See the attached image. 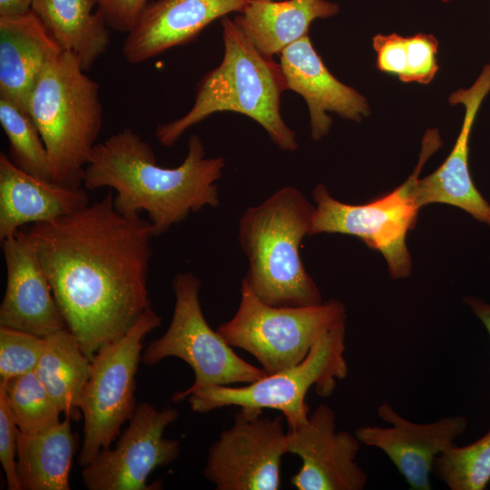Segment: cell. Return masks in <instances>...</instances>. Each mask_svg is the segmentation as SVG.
<instances>
[{
    "instance_id": "25",
    "label": "cell",
    "mask_w": 490,
    "mask_h": 490,
    "mask_svg": "<svg viewBox=\"0 0 490 490\" xmlns=\"http://www.w3.org/2000/svg\"><path fill=\"white\" fill-rule=\"evenodd\" d=\"M0 392L20 433H39L60 422L62 411L34 371L0 381Z\"/></svg>"
},
{
    "instance_id": "15",
    "label": "cell",
    "mask_w": 490,
    "mask_h": 490,
    "mask_svg": "<svg viewBox=\"0 0 490 490\" xmlns=\"http://www.w3.org/2000/svg\"><path fill=\"white\" fill-rule=\"evenodd\" d=\"M1 244L6 288L0 305V327L40 337L65 328L49 279L24 229Z\"/></svg>"
},
{
    "instance_id": "7",
    "label": "cell",
    "mask_w": 490,
    "mask_h": 490,
    "mask_svg": "<svg viewBox=\"0 0 490 490\" xmlns=\"http://www.w3.org/2000/svg\"><path fill=\"white\" fill-rule=\"evenodd\" d=\"M442 144L438 131L428 130L422 141L419 161L407 180L391 192L364 204L338 201L328 189L317 185L312 192L314 211L309 235L340 233L355 236L385 258L394 279L410 274L412 261L407 235L420 210L412 194V185L428 160Z\"/></svg>"
},
{
    "instance_id": "11",
    "label": "cell",
    "mask_w": 490,
    "mask_h": 490,
    "mask_svg": "<svg viewBox=\"0 0 490 490\" xmlns=\"http://www.w3.org/2000/svg\"><path fill=\"white\" fill-rule=\"evenodd\" d=\"M240 407L233 424L209 447L204 477L217 490H278L281 458L288 454L282 416Z\"/></svg>"
},
{
    "instance_id": "23",
    "label": "cell",
    "mask_w": 490,
    "mask_h": 490,
    "mask_svg": "<svg viewBox=\"0 0 490 490\" xmlns=\"http://www.w3.org/2000/svg\"><path fill=\"white\" fill-rule=\"evenodd\" d=\"M77 447L71 418L44 431L17 436V475L22 490H69Z\"/></svg>"
},
{
    "instance_id": "26",
    "label": "cell",
    "mask_w": 490,
    "mask_h": 490,
    "mask_svg": "<svg viewBox=\"0 0 490 490\" xmlns=\"http://www.w3.org/2000/svg\"><path fill=\"white\" fill-rule=\"evenodd\" d=\"M0 123L8 139L10 161L28 174L53 181L49 155L31 115L0 97Z\"/></svg>"
},
{
    "instance_id": "2",
    "label": "cell",
    "mask_w": 490,
    "mask_h": 490,
    "mask_svg": "<svg viewBox=\"0 0 490 490\" xmlns=\"http://www.w3.org/2000/svg\"><path fill=\"white\" fill-rule=\"evenodd\" d=\"M223 157H205L201 138L193 134L188 153L175 168L160 166L152 146L131 128L97 143L86 164L83 186L89 191H115V209L125 215L145 211L155 236L167 232L191 212L220 203L217 181Z\"/></svg>"
},
{
    "instance_id": "19",
    "label": "cell",
    "mask_w": 490,
    "mask_h": 490,
    "mask_svg": "<svg viewBox=\"0 0 490 490\" xmlns=\"http://www.w3.org/2000/svg\"><path fill=\"white\" fill-rule=\"evenodd\" d=\"M87 193L54 181L37 178L0 154V241L27 224L50 222L87 205Z\"/></svg>"
},
{
    "instance_id": "4",
    "label": "cell",
    "mask_w": 490,
    "mask_h": 490,
    "mask_svg": "<svg viewBox=\"0 0 490 490\" xmlns=\"http://www.w3.org/2000/svg\"><path fill=\"white\" fill-rule=\"evenodd\" d=\"M313 211L299 189L285 186L241 215L238 240L249 263L242 280L262 302L300 307L323 301L299 255Z\"/></svg>"
},
{
    "instance_id": "29",
    "label": "cell",
    "mask_w": 490,
    "mask_h": 490,
    "mask_svg": "<svg viewBox=\"0 0 490 490\" xmlns=\"http://www.w3.org/2000/svg\"><path fill=\"white\" fill-rule=\"evenodd\" d=\"M407 69L400 81L427 84L438 70L436 58L438 48L437 40L432 34L423 33L407 37Z\"/></svg>"
},
{
    "instance_id": "22",
    "label": "cell",
    "mask_w": 490,
    "mask_h": 490,
    "mask_svg": "<svg viewBox=\"0 0 490 490\" xmlns=\"http://www.w3.org/2000/svg\"><path fill=\"white\" fill-rule=\"evenodd\" d=\"M93 0H33L32 11L63 51L88 71L105 54L110 28Z\"/></svg>"
},
{
    "instance_id": "21",
    "label": "cell",
    "mask_w": 490,
    "mask_h": 490,
    "mask_svg": "<svg viewBox=\"0 0 490 490\" xmlns=\"http://www.w3.org/2000/svg\"><path fill=\"white\" fill-rule=\"evenodd\" d=\"M338 12V5L327 0H249L233 22L262 54L272 57L309 35L312 21Z\"/></svg>"
},
{
    "instance_id": "17",
    "label": "cell",
    "mask_w": 490,
    "mask_h": 490,
    "mask_svg": "<svg viewBox=\"0 0 490 490\" xmlns=\"http://www.w3.org/2000/svg\"><path fill=\"white\" fill-rule=\"evenodd\" d=\"M249 0H152L142 11L122 45L125 60L143 63L178 45L193 41L204 28Z\"/></svg>"
},
{
    "instance_id": "28",
    "label": "cell",
    "mask_w": 490,
    "mask_h": 490,
    "mask_svg": "<svg viewBox=\"0 0 490 490\" xmlns=\"http://www.w3.org/2000/svg\"><path fill=\"white\" fill-rule=\"evenodd\" d=\"M44 348V337L0 327V381L34 371Z\"/></svg>"
},
{
    "instance_id": "27",
    "label": "cell",
    "mask_w": 490,
    "mask_h": 490,
    "mask_svg": "<svg viewBox=\"0 0 490 490\" xmlns=\"http://www.w3.org/2000/svg\"><path fill=\"white\" fill-rule=\"evenodd\" d=\"M450 490H484L490 482V430L476 441L441 453L433 466Z\"/></svg>"
},
{
    "instance_id": "8",
    "label": "cell",
    "mask_w": 490,
    "mask_h": 490,
    "mask_svg": "<svg viewBox=\"0 0 490 490\" xmlns=\"http://www.w3.org/2000/svg\"><path fill=\"white\" fill-rule=\"evenodd\" d=\"M346 318L339 300L272 306L260 300L242 280L239 307L217 331L232 348L251 354L270 375L300 363L326 332Z\"/></svg>"
},
{
    "instance_id": "33",
    "label": "cell",
    "mask_w": 490,
    "mask_h": 490,
    "mask_svg": "<svg viewBox=\"0 0 490 490\" xmlns=\"http://www.w3.org/2000/svg\"><path fill=\"white\" fill-rule=\"evenodd\" d=\"M33 0H0V17L13 18L32 11Z\"/></svg>"
},
{
    "instance_id": "30",
    "label": "cell",
    "mask_w": 490,
    "mask_h": 490,
    "mask_svg": "<svg viewBox=\"0 0 490 490\" xmlns=\"http://www.w3.org/2000/svg\"><path fill=\"white\" fill-rule=\"evenodd\" d=\"M19 429L0 392V461L9 490H22L17 475V436Z\"/></svg>"
},
{
    "instance_id": "5",
    "label": "cell",
    "mask_w": 490,
    "mask_h": 490,
    "mask_svg": "<svg viewBox=\"0 0 490 490\" xmlns=\"http://www.w3.org/2000/svg\"><path fill=\"white\" fill-rule=\"evenodd\" d=\"M28 113L45 144L53 181L81 187L102 129L103 107L99 83L73 53L63 51L44 67L32 91Z\"/></svg>"
},
{
    "instance_id": "10",
    "label": "cell",
    "mask_w": 490,
    "mask_h": 490,
    "mask_svg": "<svg viewBox=\"0 0 490 490\" xmlns=\"http://www.w3.org/2000/svg\"><path fill=\"white\" fill-rule=\"evenodd\" d=\"M161 317L148 309L122 338L101 348L92 358L91 374L81 395L83 442L78 456L88 466L111 447L135 407L136 372L142 360V341L161 325Z\"/></svg>"
},
{
    "instance_id": "13",
    "label": "cell",
    "mask_w": 490,
    "mask_h": 490,
    "mask_svg": "<svg viewBox=\"0 0 490 490\" xmlns=\"http://www.w3.org/2000/svg\"><path fill=\"white\" fill-rule=\"evenodd\" d=\"M360 441L354 434L336 430V414L319 405L308 420L288 430V453L301 466L291 477L298 490H362L368 475L356 461Z\"/></svg>"
},
{
    "instance_id": "32",
    "label": "cell",
    "mask_w": 490,
    "mask_h": 490,
    "mask_svg": "<svg viewBox=\"0 0 490 490\" xmlns=\"http://www.w3.org/2000/svg\"><path fill=\"white\" fill-rule=\"evenodd\" d=\"M109 28L130 33L149 0H93Z\"/></svg>"
},
{
    "instance_id": "12",
    "label": "cell",
    "mask_w": 490,
    "mask_h": 490,
    "mask_svg": "<svg viewBox=\"0 0 490 490\" xmlns=\"http://www.w3.org/2000/svg\"><path fill=\"white\" fill-rule=\"evenodd\" d=\"M179 416L174 408L157 409L148 402L136 406L113 448L103 449L83 467L82 477L89 490H158L160 481L148 484L150 474L179 458L180 442L165 438L166 427Z\"/></svg>"
},
{
    "instance_id": "31",
    "label": "cell",
    "mask_w": 490,
    "mask_h": 490,
    "mask_svg": "<svg viewBox=\"0 0 490 490\" xmlns=\"http://www.w3.org/2000/svg\"><path fill=\"white\" fill-rule=\"evenodd\" d=\"M407 37L396 33L378 34L373 37L378 70L396 74L399 80L407 69Z\"/></svg>"
},
{
    "instance_id": "1",
    "label": "cell",
    "mask_w": 490,
    "mask_h": 490,
    "mask_svg": "<svg viewBox=\"0 0 490 490\" xmlns=\"http://www.w3.org/2000/svg\"><path fill=\"white\" fill-rule=\"evenodd\" d=\"M49 279L66 328L92 360L150 309V220L125 215L111 191L50 222L23 228Z\"/></svg>"
},
{
    "instance_id": "18",
    "label": "cell",
    "mask_w": 490,
    "mask_h": 490,
    "mask_svg": "<svg viewBox=\"0 0 490 490\" xmlns=\"http://www.w3.org/2000/svg\"><path fill=\"white\" fill-rule=\"evenodd\" d=\"M279 60L288 90L301 95L308 104L313 140H320L330 130L332 120L327 112L354 122L369 113L366 98L329 73L309 35L282 50Z\"/></svg>"
},
{
    "instance_id": "24",
    "label": "cell",
    "mask_w": 490,
    "mask_h": 490,
    "mask_svg": "<svg viewBox=\"0 0 490 490\" xmlns=\"http://www.w3.org/2000/svg\"><path fill=\"white\" fill-rule=\"evenodd\" d=\"M44 338V351L34 371L62 413L79 419L81 395L91 374L92 360L67 328Z\"/></svg>"
},
{
    "instance_id": "14",
    "label": "cell",
    "mask_w": 490,
    "mask_h": 490,
    "mask_svg": "<svg viewBox=\"0 0 490 490\" xmlns=\"http://www.w3.org/2000/svg\"><path fill=\"white\" fill-rule=\"evenodd\" d=\"M390 426H360L355 435L361 444L382 451L404 476L412 490H430L436 458L455 445L468 425L463 416L440 418L427 424L412 422L387 401L377 409Z\"/></svg>"
},
{
    "instance_id": "9",
    "label": "cell",
    "mask_w": 490,
    "mask_h": 490,
    "mask_svg": "<svg viewBox=\"0 0 490 490\" xmlns=\"http://www.w3.org/2000/svg\"><path fill=\"white\" fill-rule=\"evenodd\" d=\"M201 284L191 272L175 275L172 282L175 304L169 328L142 355V363L148 366L175 357L191 368L194 381L187 389L173 394L172 401L175 403L204 387L248 384L267 375L261 368L237 355L222 336L210 327L199 299Z\"/></svg>"
},
{
    "instance_id": "3",
    "label": "cell",
    "mask_w": 490,
    "mask_h": 490,
    "mask_svg": "<svg viewBox=\"0 0 490 490\" xmlns=\"http://www.w3.org/2000/svg\"><path fill=\"white\" fill-rule=\"evenodd\" d=\"M221 24V63L201 78L187 113L157 126L156 139L171 147L191 126L214 113L230 111L257 122L280 150L296 151V132L280 114V97L288 88L279 63L262 54L228 15Z\"/></svg>"
},
{
    "instance_id": "16",
    "label": "cell",
    "mask_w": 490,
    "mask_h": 490,
    "mask_svg": "<svg viewBox=\"0 0 490 490\" xmlns=\"http://www.w3.org/2000/svg\"><path fill=\"white\" fill-rule=\"evenodd\" d=\"M489 91L490 64L469 88L459 89L449 96L451 105L460 103L465 107L461 131L446 161L426 177L415 179L412 194L419 209L431 203L456 206L490 227V203L476 189L468 168L470 132Z\"/></svg>"
},
{
    "instance_id": "20",
    "label": "cell",
    "mask_w": 490,
    "mask_h": 490,
    "mask_svg": "<svg viewBox=\"0 0 490 490\" xmlns=\"http://www.w3.org/2000/svg\"><path fill=\"white\" fill-rule=\"evenodd\" d=\"M62 52L33 11L0 17V97L28 113L41 73Z\"/></svg>"
},
{
    "instance_id": "34",
    "label": "cell",
    "mask_w": 490,
    "mask_h": 490,
    "mask_svg": "<svg viewBox=\"0 0 490 490\" xmlns=\"http://www.w3.org/2000/svg\"><path fill=\"white\" fill-rule=\"evenodd\" d=\"M464 301L482 322L490 336V304L471 296L464 298Z\"/></svg>"
},
{
    "instance_id": "6",
    "label": "cell",
    "mask_w": 490,
    "mask_h": 490,
    "mask_svg": "<svg viewBox=\"0 0 490 490\" xmlns=\"http://www.w3.org/2000/svg\"><path fill=\"white\" fill-rule=\"evenodd\" d=\"M346 321L326 332L299 364L266 375L241 386H213L199 389L188 397L191 408L204 414L226 407H253L280 411L289 429L308 420L305 402L309 388L323 397L331 396L337 381L348 375L344 357Z\"/></svg>"
}]
</instances>
